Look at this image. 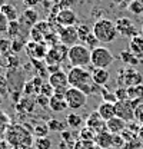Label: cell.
<instances>
[{
  "instance_id": "cell-1",
  "label": "cell",
  "mask_w": 143,
  "mask_h": 149,
  "mask_svg": "<svg viewBox=\"0 0 143 149\" xmlns=\"http://www.w3.org/2000/svg\"><path fill=\"white\" fill-rule=\"evenodd\" d=\"M32 132L22 125H10L6 129V141L13 149H32L35 141Z\"/></svg>"
},
{
  "instance_id": "cell-26",
  "label": "cell",
  "mask_w": 143,
  "mask_h": 149,
  "mask_svg": "<svg viewBox=\"0 0 143 149\" xmlns=\"http://www.w3.org/2000/svg\"><path fill=\"white\" fill-rule=\"evenodd\" d=\"M73 149H102L100 146L96 145L94 141H82V139H77L73 145Z\"/></svg>"
},
{
  "instance_id": "cell-14",
  "label": "cell",
  "mask_w": 143,
  "mask_h": 149,
  "mask_svg": "<svg viewBox=\"0 0 143 149\" xmlns=\"http://www.w3.org/2000/svg\"><path fill=\"white\" fill-rule=\"evenodd\" d=\"M86 126L90 128V129H93L96 133H99V132L106 130V122L100 118V115H99L97 112L94 111L87 116V119H86Z\"/></svg>"
},
{
  "instance_id": "cell-6",
  "label": "cell",
  "mask_w": 143,
  "mask_h": 149,
  "mask_svg": "<svg viewBox=\"0 0 143 149\" xmlns=\"http://www.w3.org/2000/svg\"><path fill=\"white\" fill-rule=\"evenodd\" d=\"M67 52H69V47L63 46L62 43L53 45V46L47 50V55L44 57L46 65H47V66H60L62 62H63L65 59H67Z\"/></svg>"
},
{
  "instance_id": "cell-48",
  "label": "cell",
  "mask_w": 143,
  "mask_h": 149,
  "mask_svg": "<svg viewBox=\"0 0 143 149\" xmlns=\"http://www.w3.org/2000/svg\"><path fill=\"white\" fill-rule=\"evenodd\" d=\"M7 149H9V148H7Z\"/></svg>"
},
{
  "instance_id": "cell-3",
  "label": "cell",
  "mask_w": 143,
  "mask_h": 149,
  "mask_svg": "<svg viewBox=\"0 0 143 149\" xmlns=\"http://www.w3.org/2000/svg\"><path fill=\"white\" fill-rule=\"evenodd\" d=\"M90 53H92V50L86 45L77 43V45L69 47L67 60L72 68H86L90 65Z\"/></svg>"
},
{
  "instance_id": "cell-25",
  "label": "cell",
  "mask_w": 143,
  "mask_h": 149,
  "mask_svg": "<svg viewBox=\"0 0 143 149\" xmlns=\"http://www.w3.org/2000/svg\"><path fill=\"white\" fill-rule=\"evenodd\" d=\"M20 32H22V26H20L19 20H15V22H9V26H7V32H6V33L9 35V37H10L12 40L19 39Z\"/></svg>"
},
{
  "instance_id": "cell-4",
  "label": "cell",
  "mask_w": 143,
  "mask_h": 149,
  "mask_svg": "<svg viewBox=\"0 0 143 149\" xmlns=\"http://www.w3.org/2000/svg\"><path fill=\"white\" fill-rule=\"evenodd\" d=\"M113 62L115 56L105 46H97L90 53V65L94 69H107L109 66H112Z\"/></svg>"
},
{
  "instance_id": "cell-19",
  "label": "cell",
  "mask_w": 143,
  "mask_h": 149,
  "mask_svg": "<svg viewBox=\"0 0 143 149\" xmlns=\"http://www.w3.org/2000/svg\"><path fill=\"white\" fill-rule=\"evenodd\" d=\"M126 123H127V122H125L123 119L115 116V118L109 119L106 122V130H109V132L113 133V135H119V133H122V132L126 129Z\"/></svg>"
},
{
  "instance_id": "cell-20",
  "label": "cell",
  "mask_w": 143,
  "mask_h": 149,
  "mask_svg": "<svg viewBox=\"0 0 143 149\" xmlns=\"http://www.w3.org/2000/svg\"><path fill=\"white\" fill-rule=\"evenodd\" d=\"M109 77H110V73L107 69H94L92 72V80L99 86H105L109 82Z\"/></svg>"
},
{
  "instance_id": "cell-5",
  "label": "cell",
  "mask_w": 143,
  "mask_h": 149,
  "mask_svg": "<svg viewBox=\"0 0 143 149\" xmlns=\"http://www.w3.org/2000/svg\"><path fill=\"white\" fill-rule=\"evenodd\" d=\"M65 100L67 103V108L74 112V111H77V109H82L87 103V95L83 93L77 88L69 86L66 93H65Z\"/></svg>"
},
{
  "instance_id": "cell-45",
  "label": "cell",
  "mask_w": 143,
  "mask_h": 149,
  "mask_svg": "<svg viewBox=\"0 0 143 149\" xmlns=\"http://www.w3.org/2000/svg\"><path fill=\"white\" fill-rule=\"evenodd\" d=\"M3 73V70H1V66H0V74Z\"/></svg>"
},
{
  "instance_id": "cell-21",
  "label": "cell",
  "mask_w": 143,
  "mask_h": 149,
  "mask_svg": "<svg viewBox=\"0 0 143 149\" xmlns=\"http://www.w3.org/2000/svg\"><path fill=\"white\" fill-rule=\"evenodd\" d=\"M129 50L132 53H135L137 57L143 55V36L142 35H136L135 37L130 39V42H129Z\"/></svg>"
},
{
  "instance_id": "cell-39",
  "label": "cell",
  "mask_w": 143,
  "mask_h": 149,
  "mask_svg": "<svg viewBox=\"0 0 143 149\" xmlns=\"http://www.w3.org/2000/svg\"><path fill=\"white\" fill-rule=\"evenodd\" d=\"M49 99H50V97H47V96L39 93L37 97H36V102H37L40 106H43V108H49Z\"/></svg>"
},
{
  "instance_id": "cell-44",
  "label": "cell",
  "mask_w": 143,
  "mask_h": 149,
  "mask_svg": "<svg viewBox=\"0 0 143 149\" xmlns=\"http://www.w3.org/2000/svg\"><path fill=\"white\" fill-rule=\"evenodd\" d=\"M137 136L140 138V141L143 142V125L140 126V128H139V130H137Z\"/></svg>"
},
{
  "instance_id": "cell-27",
  "label": "cell",
  "mask_w": 143,
  "mask_h": 149,
  "mask_svg": "<svg viewBox=\"0 0 143 149\" xmlns=\"http://www.w3.org/2000/svg\"><path fill=\"white\" fill-rule=\"evenodd\" d=\"M79 139H82V141H94L96 139V132L87 128V126H85L79 132Z\"/></svg>"
},
{
  "instance_id": "cell-42",
  "label": "cell",
  "mask_w": 143,
  "mask_h": 149,
  "mask_svg": "<svg viewBox=\"0 0 143 149\" xmlns=\"http://www.w3.org/2000/svg\"><path fill=\"white\" fill-rule=\"evenodd\" d=\"M40 1H42V0H23V4L26 6V9H27V7L35 9V7L39 4V3H40Z\"/></svg>"
},
{
  "instance_id": "cell-11",
  "label": "cell",
  "mask_w": 143,
  "mask_h": 149,
  "mask_svg": "<svg viewBox=\"0 0 143 149\" xmlns=\"http://www.w3.org/2000/svg\"><path fill=\"white\" fill-rule=\"evenodd\" d=\"M56 22L60 24V27H69L77 23V16L72 9H62L56 16Z\"/></svg>"
},
{
  "instance_id": "cell-22",
  "label": "cell",
  "mask_w": 143,
  "mask_h": 149,
  "mask_svg": "<svg viewBox=\"0 0 143 149\" xmlns=\"http://www.w3.org/2000/svg\"><path fill=\"white\" fill-rule=\"evenodd\" d=\"M0 12L6 16V19L9 22H15V20H19V12L17 9L13 6V4H9V3H4L1 4L0 7Z\"/></svg>"
},
{
  "instance_id": "cell-29",
  "label": "cell",
  "mask_w": 143,
  "mask_h": 149,
  "mask_svg": "<svg viewBox=\"0 0 143 149\" xmlns=\"http://www.w3.org/2000/svg\"><path fill=\"white\" fill-rule=\"evenodd\" d=\"M47 126H49V130H54V132H63L66 129V122H60L57 119H50L47 122Z\"/></svg>"
},
{
  "instance_id": "cell-17",
  "label": "cell",
  "mask_w": 143,
  "mask_h": 149,
  "mask_svg": "<svg viewBox=\"0 0 143 149\" xmlns=\"http://www.w3.org/2000/svg\"><path fill=\"white\" fill-rule=\"evenodd\" d=\"M113 138H115L113 133H110L109 130H103V132L96 133L94 142H96L97 146H100L102 149H109L113 146Z\"/></svg>"
},
{
  "instance_id": "cell-8",
  "label": "cell",
  "mask_w": 143,
  "mask_h": 149,
  "mask_svg": "<svg viewBox=\"0 0 143 149\" xmlns=\"http://www.w3.org/2000/svg\"><path fill=\"white\" fill-rule=\"evenodd\" d=\"M115 112L116 116L123 119L125 122H132L135 119V105L132 100H117L115 103Z\"/></svg>"
},
{
  "instance_id": "cell-13",
  "label": "cell",
  "mask_w": 143,
  "mask_h": 149,
  "mask_svg": "<svg viewBox=\"0 0 143 149\" xmlns=\"http://www.w3.org/2000/svg\"><path fill=\"white\" fill-rule=\"evenodd\" d=\"M47 82L52 85L54 91L56 89H67L69 88V82H67V73H65L63 70L54 72V73L49 74Z\"/></svg>"
},
{
  "instance_id": "cell-7",
  "label": "cell",
  "mask_w": 143,
  "mask_h": 149,
  "mask_svg": "<svg viewBox=\"0 0 143 149\" xmlns=\"http://www.w3.org/2000/svg\"><path fill=\"white\" fill-rule=\"evenodd\" d=\"M142 80H143V76L135 68L122 69L119 72V83L123 85V88H130V86L142 85Z\"/></svg>"
},
{
  "instance_id": "cell-9",
  "label": "cell",
  "mask_w": 143,
  "mask_h": 149,
  "mask_svg": "<svg viewBox=\"0 0 143 149\" xmlns=\"http://www.w3.org/2000/svg\"><path fill=\"white\" fill-rule=\"evenodd\" d=\"M116 30H117V35L119 36H123V37H135L137 33V29L135 26V23L130 20L129 17H119L116 22Z\"/></svg>"
},
{
  "instance_id": "cell-37",
  "label": "cell",
  "mask_w": 143,
  "mask_h": 149,
  "mask_svg": "<svg viewBox=\"0 0 143 149\" xmlns=\"http://www.w3.org/2000/svg\"><path fill=\"white\" fill-rule=\"evenodd\" d=\"M7 26H9V20L0 12V33H6L7 32Z\"/></svg>"
},
{
  "instance_id": "cell-32",
  "label": "cell",
  "mask_w": 143,
  "mask_h": 149,
  "mask_svg": "<svg viewBox=\"0 0 143 149\" xmlns=\"http://www.w3.org/2000/svg\"><path fill=\"white\" fill-rule=\"evenodd\" d=\"M90 32L89 30V26H86V24H80V26H77V35H79V43H85V40L87 39Z\"/></svg>"
},
{
  "instance_id": "cell-31",
  "label": "cell",
  "mask_w": 143,
  "mask_h": 149,
  "mask_svg": "<svg viewBox=\"0 0 143 149\" xmlns=\"http://www.w3.org/2000/svg\"><path fill=\"white\" fill-rule=\"evenodd\" d=\"M50 130H49V126H47V123H43V125H36L33 130H32V133L35 135L36 138H42V136H47V133H49Z\"/></svg>"
},
{
  "instance_id": "cell-30",
  "label": "cell",
  "mask_w": 143,
  "mask_h": 149,
  "mask_svg": "<svg viewBox=\"0 0 143 149\" xmlns=\"http://www.w3.org/2000/svg\"><path fill=\"white\" fill-rule=\"evenodd\" d=\"M127 9H129L130 13H133V15H136V16L143 15V4L140 1H137V0H132V1L129 3Z\"/></svg>"
},
{
  "instance_id": "cell-15",
  "label": "cell",
  "mask_w": 143,
  "mask_h": 149,
  "mask_svg": "<svg viewBox=\"0 0 143 149\" xmlns=\"http://www.w3.org/2000/svg\"><path fill=\"white\" fill-rule=\"evenodd\" d=\"M37 19H39V15H37V12H36V9H32V7H27V9H24L23 10V13L20 15V17H19V23H20V26L23 27V26H27V27H33L36 23H37Z\"/></svg>"
},
{
  "instance_id": "cell-10",
  "label": "cell",
  "mask_w": 143,
  "mask_h": 149,
  "mask_svg": "<svg viewBox=\"0 0 143 149\" xmlns=\"http://www.w3.org/2000/svg\"><path fill=\"white\" fill-rule=\"evenodd\" d=\"M59 42L66 46L72 47L79 43V35H77V27L69 26V27H60L59 29Z\"/></svg>"
},
{
  "instance_id": "cell-34",
  "label": "cell",
  "mask_w": 143,
  "mask_h": 149,
  "mask_svg": "<svg viewBox=\"0 0 143 149\" xmlns=\"http://www.w3.org/2000/svg\"><path fill=\"white\" fill-rule=\"evenodd\" d=\"M53 93H54V89L52 88V85L49 82H43V85L40 88V95H44V96L50 97V96H53Z\"/></svg>"
},
{
  "instance_id": "cell-43",
  "label": "cell",
  "mask_w": 143,
  "mask_h": 149,
  "mask_svg": "<svg viewBox=\"0 0 143 149\" xmlns=\"http://www.w3.org/2000/svg\"><path fill=\"white\" fill-rule=\"evenodd\" d=\"M59 70H60V66H47L49 73H54V72H59Z\"/></svg>"
},
{
  "instance_id": "cell-24",
  "label": "cell",
  "mask_w": 143,
  "mask_h": 149,
  "mask_svg": "<svg viewBox=\"0 0 143 149\" xmlns=\"http://www.w3.org/2000/svg\"><path fill=\"white\" fill-rule=\"evenodd\" d=\"M120 59H122V62H125L129 68H133V66H136V65L139 63L137 56L135 55V53H132L130 50H123V52H120Z\"/></svg>"
},
{
  "instance_id": "cell-33",
  "label": "cell",
  "mask_w": 143,
  "mask_h": 149,
  "mask_svg": "<svg viewBox=\"0 0 143 149\" xmlns=\"http://www.w3.org/2000/svg\"><path fill=\"white\" fill-rule=\"evenodd\" d=\"M100 95H102V97H103V102H110V103H116V102H117V97H116L115 92L107 91L106 88H102Z\"/></svg>"
},
{
  "instance_id": "cell-38",
  "label": "cell",
  "mask_w": 143,
  "mask_h": 149,
  "mask_svg": "<svg viewBox=\"0 0 143 149\" xmlns=\"http://www.w3.org/2000/svg\"><path fill=\"white\" fill-rule=\"evenodd\" d=\"M135 119L139 120L140 123H143V103H139L135 108Z\"/></svg>"
},
{
  "instance_id": "cell-47",
  "label": "cell",
  "mask_w": 143,
  "mask_h": 149,
  "mask_svg": "<svg viewBox=\"0 0 143 149\" xmlns=\"http://www.w3.org/2000/svg\"><path fill=\"white\" fill-rule=\"evenodd\" d=\"M142 36H143V24H142Z\"/></svg>"
},
{
  "instance_id": "cell-12",
  "label": "cell",
  "mask_w": 143,
  "mask_h": 149,
  "mask_svg": "<svg viewBox=\"0 0 143 149\" xmlns=\"http://www.w3.org/2000/svg\"><path fill=\"white\" fill-rule=\"evenodd\" d=\"M47 47L44 43H37V42H29L26 45V52L32 59H44L47 55Z\"/></svg>"
},
{
  "instance_id": "cell-23",
  "label": "cell",
  "mask_w": 143,
  "mask_h": 149,
  "mask_svg": "<svg viewBox=\"0 0 143 149\" xmlns=\"http://www.w3.org/2000/svg\"><path fill=\"white\" fill-rule=\"evenodd\" d=\"M66 125H67L70 129H77V128H80V126L83 125V118H82L79 113L72 112V113H69V115L66 116Z\"/></svg>"
},
{
  "instance_id": "cell-2",
  "label": "cell",
  "mask_w": 143,
  "mask_h": 149,
  "mask_svg": "<svg viewBox=\"0 0 143 149\" xmlns=\"http://www.w3.org/2000/svg\"><path fill=\"white\" fill-rule=\"evenodd\" d=\"M92 33L94 35V37L99 40V43H112L116 40L117 30H116V24L115 22L109 20V19H99L94 22L93 27H92Z\"/></svg>"
},
{
  "instance_id": "cell-41",
  "label": "cell",
  "mask_w": 143,
  "mask_h": 149,
  "mask_svg": "<svg viewBox=\"0 0 143 149\" xmlns=\"http://www.w3.org/2000/svg\"><path fill=\"white\" fill-rule=\"evenodd\" d=\"M23 46H24V43H23V42H20V37H19V39H15V40H12V50H13V52H19V50H22V49H23Z\"/></svg>"
},
{
  "instance_id": "cell-40",
  "label": "cell",
  "mask_w": 143,
  "mask_h": 149,
  "mask_svg": "<svg viewBox=\"0 0 143 149\" xmlns=\"http://www.w3.org/2000/svg\"><path fill=\"white\" fill-rule=\"evenodd\" d=\"M12 49V42L9 39H1L0 40V52L1 53H6V50Z\"/></svg>"
},
{
  "instance_id": "cell-46",
  "label": "cell",
  "mask_w": 143,
  "mask_h": 149,
  "mask_svg": "<svg viewBox=\"0 0 143 149\" xmlns=\"http://www.w3.org/2000/svg\"><path fill=\"white\" fill-rule=\"evenodd\" d=\"M137 1H140V3H142V4H143V0H137Z\"/></svg>"
},
{
  "instance_id": "cell-36",
  "label": "cell",
  "mask_w": 143,
  "mask_h": 149,
  "mask_svg": "<svg viewBox=\"0 0 143 149\" xmlns=\"http://www.w3.org/2000/svg\"><path fill=\"white\" fill-rule=\"evenodd\" d=\"M115 95H116L117 100H126V99H129V95H127V88H123V86L117 88V89L115 91Z\"/></svg>"
},
{
  "instance_id": "cell-35",
  "label": "cell",
  "mask_w": 143,
  "mask_h": 149,
  "mask_svg": "<svg viewBox=\"0 0 143 149\" xmlns=\"http://www.w3.org/2000/svg\"><path fill=\"white\" fill-rule=\"evenodd\" d=\"M97 43H99V40L94 37V35H93V33H90L89 36H87V39L85 40V43H83V45H86L90 50H93L94 47H97Z\"/></svg>"
},
{
  "instance_id": "cell-28",
  "label": "cell",
  "mask_w": 143,
  "mask_h": 149,
  "mask_svg": "<svg viewBox=\"0 0 143 149\" xmlns=\"http://www.w3.org/2000/svg\"><path fill=\"white\" fill-rule=\"evenodd\" d=\"M33 145L36 146V149H52V141L49 136H42L36 139Z\"/></svg>"
},
{
  "instance_id": "cell-16",
  "label": "cell",
  "mask_w": 143,
  "mask_h": 149,
  "mask_svg": "<svg viewBox=\"0 0 143 149\" xmlns=\"http://www.w3.org/2000/svg\"><path fill=\"white\" fill-rule=\"evenodd\" d=\"M49 108L54 112V113H62L67 109V103L65 100L63 95H56L53 93V96H50L49 99Z\"/></svg>"
},
{
  "instance_id": "cell-18",
  "label": "cell",
  "mask_w": 143,
  "mask_h": 149,
  "mask_svg": "<svg viewBox=\"0 0 143 149\" xmlns=\"http://www.w3.org/2000/svg\"><path fill=\"white\" fill-rule=\"evenodd\" d=\"M96 112L100 115V118H102L105 122H107L109 119H112V118L116 116V112H115V103H110V102H102V103H99V106H97Z\"/></svg>"
}]
</instances>
